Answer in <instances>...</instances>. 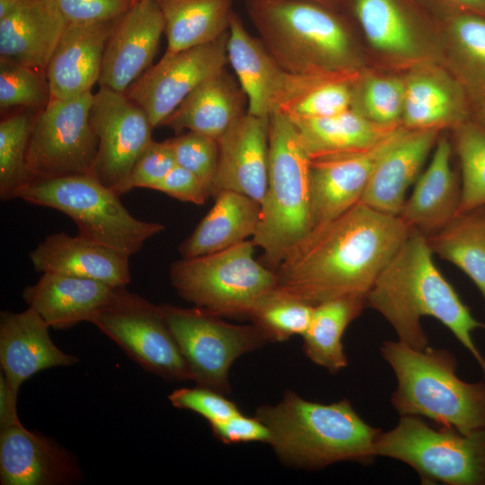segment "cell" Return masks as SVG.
<instances>
[{
    "label": "cell",
    "instance_id": "cell-7",
    "mask_svg": "<svg viewBox=\"0 0 485 485\" xmlns=\"http://www.w3.org/2000/svg\"><path fill=\"white\" fill-rule=\"evenodd\" d=\"M15 198L62 212L73 220L77 234L129 257L164 229L160 223L132 216L119 195L93 174L32 180Z\"/></svg>",
    "mask_w": 485,
    "mask_h": 485
},
{
    "label": "cell",
    "instance_id": "cell-6",
    "mask_svg": "<svg viewBox=\"0 0 485 485\" xmlns=\"http://www.w3.org/2000/svg\"><path fill=\"white\" fill-rule=\"evenodd\" d=\"M310 156L291 119L279 111L269 117V174L260 204L255 246L267 267L276 269L312 231Z\"/></svg>",
    "mask_w": 485,
    "mask_h": 485
},
{
    "label": "cell",
    "instance_id": "cell-47",
    "mask_svg": "<svg viewBox=\"0 0 485 485\" xmlns=\"http://www.w3.org/2000/svg\"><path fill=\"white\" fill-rule=\"evenodd\" d=\"M18 395L10 389L3 373L0 374V429L21 424L17 412Z\"/></svg>",
    "mask_w": 485,
    "mask_h": 485
},
{
    "label": "cell",
    "instance_id": "cell-44",
    "mask_svg": "<svg viewBox=\"0 0 485 485\" xmlns=\"http://www.w3.org/2000/svg\"><path fill=\"white\" fill-rule=\"evenodd\" d=\"M67 24L114 21L132 5V0H53Z\"/></svg>",
    "mask_w": 485,
    "mask_h": 485
},
{
    "label": "cell",
    "instance_id": "cell-21",
    "mask_svg": "<svg viewBox=\"0 0 485 485\" xmlns=\"http://www.w3.org/2000/svg\"><path fill=\"white\" fill-rule=\"evenodd\" d=\"M38 272L58 273L101 281L111 287L130 282L129 256L79 234L47 235L29 253Z\"/></svg>",
    "mask_w": 485,
    "mask_h": 485
},
{
    "label": "cell",
    "instance_id": "cell-32",
    "mask_svg": "<svg viewBox=\"0 0 485 485\" xmlns=\"http://www.w3.org/2000/svg\"><path fill=\"white\" fill-rule=\"evenodd\" d=\"M426 237L433 254L467 275L485 304V207L458 214L444 228Z\"/></svg>",
    "mask_w": 485,
    "mask_h": 485
},
{
    "label": "cell",
    "instance_id": "cell-45",
    "mask_svg": "<svg viewBox=\"0 0 485 485\" xmlns=\"http://www.w3.org/2000/svg\"><path fill=\"white\" fill-rule=\"evenodd\" d=\"M153 190L162 191L181 201L197 205L205 203L211 195L210 188L206 181L177 164Z\"/></svg>",
    "mask_w": 485,
    "mask_h": 485
},
{
    "label": "cell",
    "instance_id": "cell-51",
    "mask_svg": "<svg viewBox=\"0 0 485 485\" xmlns=\"http://www.w3.org/2000/svg\"><path fill=\"white\" fill-rule=\"evenodd\" d=\"M484 112H485V98H484ZM484 116H485V113H484Z\"/></svg>",
    "mask_w": 485,
    "mask_h": 485
},
{
    "label": "cell",
    "instance_id": "cell-34",
    "mask_svg": "<svg viewBox=\"0 0 485 485\" xmlns=\"http://www.w3.org/2000/svg\"><path fill=\"white\" fill-rule=\"evenodd\" d=\"M462 104L448 88L435 80L419 77L405 87L402 118L409 129L436 128L462 117Z\"/></svg>",
    "mask_w": 485,
    "mask_h": 485
},
{
    "label": "cell",
    "instance_id": "cell-23",
    "mask_svg": "<svg viewBox=\"0 0 485 485\" xmlns=\"http://www.w3.org/2000/svg\"><path fill=\"white\" fill-rule=\"evenodd\" d=\"M66 26L53 0H21L0 19V60L46 69Z\"/></svg>",
    "mask_w": 485,
    "mask_h": 485
},
{
    "label": "cell",
    "instance_id": "cell-10",
    "mask_svg": "<svg viewBox=\"0 0 485 485\" xmlns=\"http://www.w3.org/2000/svg\"><path fill=\"white\" fill-rule=\"evenodd\" d=\"M90 322L146 371L167 381L192 380L161 305L118 287Z\"/></svg>",
    "mask_w": 485,
    "mask_h": 485
},
{
    "label": "cell",
    "instance_id": "cell-28",
    "mask_svg": "<svg viewBox=\"0 0 485 485\" xmlns=\"http://www.w3.org/2000/svg\"><path fill=\"white\" fill-rule=\"evenodd\" d=\"M260 215V204L257 201L235 191H221L179 251L182 258H192L242 242L254 235Z\"/></svg>",
    "mask_w": 485,
    "mask_h": 485
},
{
    "label": "cell",
    "instance_id": "cell-11",
    "mask_svg": "<svg viewBox=\"0 0 485 485\" xmlns=\"http://www.w3.org/2000/svg\"><path fill=\"white\" fill-rule=\"evenodd\" d=\"M161 306L192 381L224 394L230 391L228 373L235 359L268 341L255 325L229 324L201 307Z\"/></svg>",
    "mask_w": 485,
    "mask_h": 485
},
{
    "label": "cell",
    "instance_id": "cell-19",
    "mask_svg": "<svg viewBox=\"0 0 485 485\" xmlns=\"http://www.w3.org/2000/svg\"><path fill=\"white\" fill-rule=\"evenodd\" d=\"M50 327L31 307L21 313H0L1 372L16 395L23 382L38 372L78 362L59 349L49 336Z\"/></svg>",
    "mask_w": 485,
    "mask_h": 485
},
{
    "label": "cell",
    "instance_id": "cell-8",
    "mask_svg": "<svg viewBox=\"0 0 485 485\" xmlns=\"http://www.w3.org/2000/svg\"><path fill=\"white\" fill-rule=\"evenodd\" d=\"M255 244L176 260L170 279L180 296L219 316L250 317L260 300L277 287L274 270L253 258Z\"/></svg>",
    "mask_w": 485,
    "mask_h": 485
},
{
    "label": "cell",
    "instance_id": "cell-3",
    "mask_svg": "<svg viewBox=\"0 0 485 485\" xmlns=\"http://www.w3.org/2000/svg\"><path fill=\"white\" fill-rule=\"evenodd\" d=\"M258 418L269 430L268 444L286 464L317 470L339 462L371 463L381 433L349 401H310L287 390L277 405H262Z\"/></svg>",
    "mask_w": 485,
    "mask_h": 485
},
{
    "label": "cell",
    "instance_id": "cell-1",
    "mask_svg": "<svg viewBox=\"0 0 485 485\" xmlns=\"http://www.w3.org/2000/svg\"><path fill=\"white\" fill-rule=\"evenodd\" d=\"M410 230L401 217L358 202L312 229L276 269L277 287L313 306L366 298Z\"/></svg>",
    "mask_w": 485,
    "mask_h": 485
},
{
    "label": "cell",
    "instance_id": "cell-12",
    "mask_svg": "<svg viewBox=\"0 0 485 485\" xmlns=\"http://www.w3.org/2000/svg\"><path fill=\"white\" fill-rule=\"evenodd\" d=\"M92 92L51 99L36 114L27 152L29 181L75 174H93L98 138L90 123Z\"/></svg>",
    "mask_w": 485,
    "mask_h": 485
},
{
    "label": "cell",
    "instance_id": "cell-36",
    "mask_svg": "<svg viewBox=\"0 0 485 485\" xmlns=\"http://www.w3.org/2000/svg\"><path fill=\"white\" fill-rule=\"evenodd\" d=\"M314 306L278 287L256 304L250 319L267 340L285 341L294 335H304Z\"/></svg>",
    "mask_w": 485,
    "mask_h": 485
},
{
    "label": "cell",
    "instance_id": "cell-2",
    "mask_svg": "<svg viewBox=\"0 0 485 485\" xmlns=\"http://www.w3.org/2000/svg\"><path fill=\"white\" fill-rule=\"evenodd\" d=\"M432 256L427 237L411 229L367 294L366 306L391 324L398 340L419 349L428 346L421 318L437 320L470 352L485 376V358L472 338L485 323L473 317Z\"/></svg>",
    "mask_w": 485,
    "mask_h": 485
},
{
    "label": "cell",
    "instance_id": "cell-17",
    "mask_svg": "<svg viewBox=\"0 0 485 485\" xmlns=\"http://www.w3.org/2000/svg\"><path fill=\"white\" fill-rule=\"evenodd\" d=\"M218 160L211 195L224 190L261 204L269 174V118L245 112L217 140Z\"/></svg>",
    "mask_w": 485,
    "mask_h": 485
},
{
    "label": "cell",
    "instance_id": "cell-40",
    "mask_svg": "<svg viewBox=\"0 0 485 485\" xmlns=\"http://www.w3.org/2000/svg\"><path fill=\"white\" fill-rule=\"evenodd\" d=\"M405 87L394 78L368 80L362 94L366 117L380 125H396L403 113Z\"/></svg>",
    "mask_w": 485,
    "mask_h": 485
},
{
    "label": "cell",
    "instance_id": "cell-25",
    "mask_svg": "<svg viewBox=\"0 0 485 485\" xmlns=\"http://www.w3.org/2000/svg\"><path fill=\"white\" fill-rule=\"evenodd\" d=\"M451 151L449 141L440 138L398 216L425 236L441 230L458 215L461 188L450 165Z\"/></svg>",
    "mask_w": 485,
    "mask_h": 485
},
{
    "label": "cell",
    "instance_id": "cell-52",
    "mask_svg": "<svg viewBox=\"0 0 485 485\" xmlns=\"http://www.w3.org/2000/svg\"><path fill=\"white\" fill-rule=\"evenodd\" d=\"M132 1L134 2L135 0H132Z\"/></svg>",
    "mask_w": 485,
    "mask_h": 485
},
{
    "label": "cell",
    "instance_id": "cell-20",
    "mask_svg": "<svg viewBox=\"0 0 485 485\" xmlns=\"http://www.w3.org/2000/svg\"><path fill=\"white\" fill-rule=\"evenodd\" d=\"M117 20L67 24L45 69L51 99L78 97L99 83L105 46Z\"/></svg>",
    "mask_w": 485,
    "mask_h": 485
},
{
    "label": "cell",
    "instance_id": "cell-30",
    "mask_svg": "<svg viewBox=\"0 0 485 485\" xmlns=\"http://www.w3.org/2000/svg\"><path fill=\"white\" fill-rule=\"evenodd\" d=\"M164 19L166 54L210 43L229 31L233 0H156Z\"/></svg>",
    "mask_w": 485,
    "mask_h": 485
},
{
    "label": "cell",
    "instance_id": "cell-33",
    "mask_svg": "<svg viewBox=\"0 0 485 485\" xmlns=\"http://www.w3.org/2000/svg\"><path fill=\"white\" fill-rule=\"evenodd\" d=\"M354 8L365 35L375 48L399 55L415 52L413 31L393 0H355Z\"/></svg>",
    "mask_w": 485,
    "mask_h": 485
},
{
    "label": "cell",
    "instance_id": "cell-9",
    "mask_svg": "<svg viewBox=\"0 0 485 485\" xmlns=\"http://www.w3.org/2000/svg\"><path fill=\"white\" fill-rule=\"evenodd\" d=\"M374 451L410 466L422 484L485 485V428L463 433L401 416L392 429L381 431Z\"/></svg>",
    "mask_w": 485,
    "mask_h": 485
},
{
    "label": "cell",
    "instance_id": "cell-29",
    "mask_svg": "<svg viewBox=\"0 0 485 485\" xmlns=\"http://www.w3.org/2000/svg\"><path fill=\"white\" fill-rule=\"evenodd\" d=\"M287 117L311 160L368 149L398 128L377 124L351 109L326 118Z\"/></svg>",
    "mask_w": 485,
    "mask_h": 485
},
{
    "label": "cell",
    "instance_id": "cell-24",
    "mask_svg": "<svg viewBox=\"0 0 485 485\" xmlns=\"http://www.w3.org/2000/svg\"><path fill=\"white\" fill-rule=\"evenodd\" d=\"M115 288L92 278L46 272L37 283L24 288L22 297L50 328L66 330L90 322Z\"/></svg>",
    "mask_w": 485,
    "mask_h": 485
},
{
    "label": "cell",
    "instance_id": "cell-35",
    "mask_svg": "<svg viewBox=\"0 0 485 485\" xmlns=\"http://www.w3.org/2000/svg\"><path fill=\"white\" fill-rule=\"evenodd\" d=\"M35 115L21 112L0 122V198L6 201L16 198L29 182L27 152Z\"/></svg>",
    "mask_w": 485,
    "mask_h": 485
},
{
    "label": "cell",
    "instance_id": "cell-39",
    "mask_svg": "<svg viewBox=\"0 0 485 485\" xmlns=\"http://www.w3.org/2000/svg\"><path fill=\"white\" fill-rule=\"evenodd\" d=\"M167 141L176 164L198 175L211 189L218 160L217 140L190 131Z\"/></svg>",
    "mask_w": 485,
    "mask_h": 485
},
{
    "label": "cell",
    "instance_id": "cell-15",
    "mask_svg": "<svg viewBox=\"0 0 485 485\" xmlns=\"http://www.w3.org/2000/svg\"><path fill=\"white\" fill-rule=\"evenodd\" d=\"M403 129L398 127L379 143L360 152L311 160L312 229L338 217L360 201L378 160Z\"/></svg>",
    "mask_w": 485,
    "mask_h": 485
},
{
    "label": "cell",
    "instance_id": "cell-42",
    "mask_svg": "<svg viewBox=\"0 0 485 485\" xmlns=\"http://www.w3.org/2000/svg\"><path fill=\"white\" fill-rule=\"evenodd\" d=\"M452 34L472 72L485 82V18L477 13L461 14L453 22Z\"/></svg>",
    "mask_w": 485,
    "mask_h": 485
},
{
    "label": "cell",
    "instance_id": "cell-38",
    "mask_svg": "<svg viewBox=\"0 0 485 485\" xmlns=\"http://www.w3.org/2000/svg\"><path fill=\"white\" fill-rule=\"evenodd\" d=\"M51 100L45 69L0 60V109L42 110Z\"/></svg>",
    "mask_w": 485,
    "mask_h": 485
},
{
    "label": "cell",
    "instance_id": "cell-37",
    "mask_svg": "<svg viewBox=\"0 0 485 485\" xmlns=\"http://www.w3.org/2000/svg\"><path fill=\"white\" fill-rule=\"evenodd\" d=\"M455 146L462 170L461 214L485 207V128L472 123L461 125Z\"/></svg>",
    "mask_w": 485,
    "mask_h": 485
},
{
    "label": "cell",
    "instance_id": "cell-46",
    "mask_svg": "<svg viewBox=\"0 0 485 485\" xmlns=\"http://www.w3.org/2000/svg\"><path fill=\"white\" fill-rule=\"evenodd\" d=\"M211 426L213 435L224 444L248 442L269 443V430L258 418L238 413Z\"/></svg>",
    "mask_w": 485,
    "mask_h": 485
},
{
    "label": "cell",
    "instance_id": "cell-49",
    "mask_svg": "<svg viewBox=\"0 0 485 485\" xmlns=\"http://www.w3.org/2000/svg\"><path fill=\"white\" fill-rule=\"evenodd\" d=\"M21 0H0V19L13 12Z\"/></svg>",
    "mask_w": 485,
    "mask_h": 485
},
{
    "label": "cell",
    "instance_id": "cell-31",
    "mask_svg": "<svg viewBox=\"0 0 485 485\" xmlns=\"http://www.w3.org/2000/svg\"><path fill=\"white\" fill-rule=\"evenodd\" d=\"M366 306V298L343 296L314 306L303 335L304 352L314 364L336 374L348 365L342 336L348 325Z\"/></svg>",
    "mask_w": 485,
    "mask_h": 485
},
{
    "label": "cell",
    "instance_id": "cell-27",
    "mask_svg": "<svg viewBox=\"0 0 485 485\" xmlns=\"http://www.w3.org/2000/svg\"><path fill=\"white\" fill-rule=\"evenodd\" d=\"M246 101L239 83L225 69L195 88L161 126L176 133L188 129L218 140L245 113Z\"/></svg>",
    "mask_w": 485,
    "mask_h": 485
},
{
    "label": "cell",
    "instance_id": "cell-41",
    "mask_svg": "<svg viewBox=\"0 0 485 485\" xmlns=\"http://www.w3.org/2000/svg\"><path fill=\"white\" fill-rule=\"evenodd\" d=\"M168 398L175 408L196 412L210 425L241 412L236 404L225 398L224 393L200 385L175 390Z\"/></svg>",
    "mask_w": 485,
    "mask_h": 485
},
{
    "label": "cell",
    "instance_id": "cell-53",
    "mask_svg": "<svg viewBox=\"0 0 485 485\" xmlns=\"http://www.w3.org/2000/svg\"><path fill=\"white\" fill-rule=\"evenodd\" d=\"M246 1V0H245Z\"/></svg>",
    "mask_w": 485,
    "mask_h": 485
},
{
    "label": "cell",
    "instance_id": "cell-48",
    "mask_svg": "<svg viewBox=\"0 0 485 485\" xmlns=\"http://www.w3.org/2000/svg\"><path fill=\"white\" fill-rule=\"evenodd\" d=\"M458 4L473 10L478 14L485 15V0H454Z\"/></svg>",
    "mask_w": 485,
    "mask_h": 485
},
{
    "label": "cell",
    "instance_id": "cell-22",
    "mask_svg": "<svg viewBox=\"0 0 485 485\" xmlns=\"http://www.w3.org/2000/svg\"><path fill=\"white\" fill-rule=\"evenodd\" d=\"M437 137L436 128L401 132L378 160L359 202L390 216H398L409 187L419 176Z\"/></svg>",
    "mask_w": 485,
    "mask_h": 485
},
{
    "label": "cell",
    "instance_id": "cell-13",
    "mask_svg": "<svg viewBox=\"0 0 485 485\" xmlns=\"http://www.w3.org/2000/svg\"><path fill=\"white\" fill-rule=\"evenodd\" d=\"M90 123L99 142L93 175L120 196L136 162L153 141V127L125 93L103 86L93 94Z\"/></svg>",
    "mask_w": 485,
    "mask_h": 485
},
{
    "label": "cell",
    "instance_id": "cell-18",
    "mask_svg": "<svg viewBox=\"0 0 485 485\" xmlns=\"http://www.w3.org/2000/svg\"><path fill=\"white\" fill-rule=\"evenodd\" d=\"M82 481L75 455L22 423L0 429L2 485H68Z\"/></svg>",
    "mask_w": 485,
    "mask_h": 485
},
{
    "label": "cell",
    "instance_id": "cell-14",
    "mask_svg": "<svg viewBox=\"0 0 485 485\" xmlns=\"http://www.w3.org/2000/svg\"><path fill=\"white\" fill-rule=\"evenodd\" d=\"M228 32L217 40L163 56L125 92L141 107L154 128L199 84L225 69Z\"/></svg>",
    "mask_w": 485,
    "mask_h": 485
},
{
    "label": "cell",
    "instance_id": "cell-50",
    "mask_svg": "<svg viewBox=\"0 0 485 485\" xmlns=\"http://www.w3.org/2000/svg\"><path fill=\"white\" fill-rule=\"evenodd\" d=\"M308 1H313V2L320 4L322 0H308Z\"/></svg>",
    "mask_w": 485,
    "mask_h": 485
},
{
    "label": "cell",
    "instance_id": "cell-4",
    "mask_svg": "<svg viewBox=\"0 0 485 485\" xmlns=\"http://www.w3.org/2000/svg\"><path fill=\"white\" fill-rule=\"evenodd\" d=\"M380 353L397 379L391 402L401 416L427 418L463 433L485 428V381L462 380L449 350L385 340Z\"/></svg>",
    "mask_w": 485,
    "mask_h": 485
},
{
    "label": "cell",
    "instance_id": "cell-43",
    "mask_svg": "<svg viewBox=\"0 0 485 485\" xmlns=\"http://www.w3.org/2000/svg\"><path fill=\"white\" fill-rule=\"evenodd\" d=\"M175 165L168 141L153 140L136 162L126 185V193L136 188L153 190Z\"/></svg>",
    "mask_w": 485,
    "mask_h": 485
},
{
    "label": "cell",
    "instance_id": "cell-16",
    "mask_svg": "<svg viewBox=\"0 0 485 485\" xmlns=\"http://www.w3.org/2000/svg\"><path fill=\"white\" fill-rule=\"evenodd\" d=\"M163 33L164 19L156 0H135L107 40L100 86L125 93L151 66Z\"/></svg>",
    "mask_w": 485,
    "mask_h": 485
},
{
    "label": "cell",
    "instance_id": "cell-5",
    "mask_svg": "<svg viewBox=\"0 0 485 485\" xmlns=\"http://www.w3.org/2000/svg\"><path fill=\"white\" fill-rule=\"evenodd\" d=\"M260 39L286 72L346 73L353 64L349 35L333 13L308 0H246Z\"/></svg>",
    "mask_w": 485,
    "mask_h": 485
},
{
    "label": "cell",
    "instance_id": "cell-26",
    "mask_svg": "<svg viewBox=\"0 0 485 485\" xmlns=\"http://www.w3.org/2000/svg\"><path fill=\"white\" fill-rule=\"evenodd\" d=\"M227 58L246 95L247 112L268 119L287 72L278 66L260 39L247 31L235 12L228 31Z\"/></svg>",
    "mask_w": 485,
    "mask_h": 485
}]
</instances>
